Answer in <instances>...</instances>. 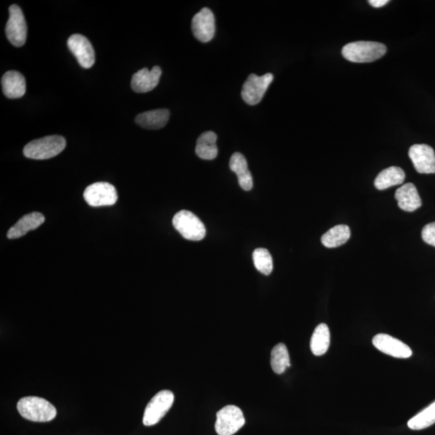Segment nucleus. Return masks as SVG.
Here are the masks:
<instances>
[{
    "label": "nucleus",
    "mask_w": 435,
    "mask_h": 435,
    "mask_svg": "<svg viewBox=\"0 0 435 435\" xmlns=\"http://www.w3.org/2000/svg\"><path fill=\"white\" fill-rule=\"evenodd\" d=\"M17 410L21 416L31 422H50L57 416L56 408L44 398L38 397L21 398Z\"/></svg>",
    "instance_id": "nucleus-1"
},
{
    "label": "nucleus",
    "mask_w": 435,
    "mask_h": 435,
    "mask_svg": "<svg viewBox=\"0 0 435 435\" xmlns=\"http://www.w3.org/2000/svg\"><path fill=\"white\" fill-rule=\"evenodd\" d=\"M386 52V46L379 42L355 41L346 45L342 50V54L349 61L368 63L380 59Z\"/></svg>",
    "instance_id": "nucleus-2"
},
{
    "label": "nucleus",
    "mask_w": 435,
    "mask_h": 435,
    "mask_svg": "<svg viewBox=\"0 0 435 435\" xmlns=\"http://www.w3.org/2000/svg\"><path fill=\"white\" fill-rule=\"evenodd\" d=\"M66 146V141L62 136L49 135L26 145L24 154L29 159L47 160L60 154Z\"/></svg>",
    "instance_id": "nucleus-3"
},
{
    "label": "nucleus",
    "mask_w": 435,
    "mask_h": 435,
    "mask_svg": "<svg viewBox=\"0 0 435 435\" xmlns=\"http://www.w3.org/2000/svg\"><path fill=\"white\" fill-rule=\"evenodd\" d=\"M172 225L183 238L192 241L202 240L206 235V228L195 214L182 209L172 219Z\"/></svg>",
    "instance_id": "nucleus-4"
},
{
    "label": "nucleus",
    "mask_w": 435,
    "mask_h": 435,
    "mask_svg": "<svg viewBox=\"0 0 435 435\" xmlns=\"http://www.w3.org/2000/svg\"><path fill=\"white\" fill-rule=\"evenodd\" d=\"M174 401L175 395L171 391L163 390L157 392L145 408L143 417L144 425L151 427L158 423L170 410Z\"/></svg>",
    "instance_id": "nucleus-5"
},
{
    "label": "nucleus",
    "mask_w": 435,
    "mask_h": 435,
    "mask_svg": "<svg viewBox=\"0 0 435 435\" xmlns=\"http://www.w3.org/2000/svg\"><path fill=\"white\" fill-rule=\"evenodd\" d=\"M216 431L219 435H233L245 424L243 411L235 406H227L216 413Z\"/></svg>",
    "instance_id": "nucleus-6"
},
{
    "label": "nucleus",
    "mask_w": 435,
    "mask_h": 435,
    "mask_svg": "<svg viewBox=\"0 0 435 435\" xmlns=\"http://www.w3.org/2000/svg\"><path fill=\"white\" fill-rule=\"evenodd\" d=\"M272 80L274 75L270 73H265L263 76L251 73L243 85L241 92L243 101L251 106L258 104L263 98Z\"/></svg>",
    "instance_id": "nucleus-7"
},
{
    "label": "nucleus",
    "mask_w": 435,
    "mask_h": 435,
    "mask_svg": "<svg viewBox=\"0 0 435 435\" xmlns=\"http://www.w3.org/2000/svg\"><path fill=\"white\" fill-rule=\"evenodd\" d=\"M83 197L87 204L94 207L112 206L118 200L117 189L108 182H96L89 186Z\"/></svg>",
    "instance_id": "nucleus-8"
},
{
    "label": "nucleus",
    "mask_w": 435,
    "mask_h": 435,
    "mask_svg": "<svg viewBox=\"0 0 435 435\" xmlns=\"http://www.w3.org/2000/svg\"><path fill=\"white\" fill-rule=\"evenodd\" d=\"M8 40L17 47L23 46L27 39L28 28L22 10L13 4L9 8V19L6 25Z\"/></svg>",
    "instance_id": "nucleus-9"
},
{
    "label": "nucleus",
    "mask_w": 435,
    "mask_h": 435,
    "mask_svg": "<svg viewBox=\"0 0 435 435\" xmlns=\"http://www.w3.org/2000/svg\"><path fill=\"white\" fill-rule=\"evenodd\" d=\"M67 45L82 67L90 69L94 66L96 62L94 50L90 40L85 36L73 34L68 39Z\"/></svg>",
    "instance_id": "nucleus-10"
},
{
    "label": "nucleus",
    "mask_w": 435,
    "mask_h": 435,
    "mask_svg": "<svg viewBox=\"0 0 435 435\" xmlns=\"http://www.w3.org/2000/svg\"><path fill=\"white\" fill-rule=\"evenodd\" d=\"M192 31L196 38L203 43L212 40L216 34V20L211 10L202 8L192 20Z\"/></svg>",
    "instance_id": "nucleus-11"
},
{
    "label": "nucleus",
    "mask_w": 435,
    "mask_h": 435,
    "mask_svg": "<svg viewBox=\"0 0 435 435\" xmlns=\"http://www.w3.org/2000/svg\"><path fill=\"white\" fill-rule=\"evenodd\" d=\"M408 156L419 174H435V154L431 146L413 145L408 150Z\"/></svg>",
    "instance_id": "nucleus-12"
},
{
    "label": "nucleus",
    "mask_w": 435,
    "mask_h": 435,
    "mask_svg": "<svg viewBox=\"0 0 435 435\" xmlns=\"http://www.w3.org/2000/svg\"><path fill=\"white\" fill-rule=\"evenodd\" d=\"M375 347L392 357L407 359L412 355V350L408 345L386 334H378L373 339Z\"/></svg>",
    "instance_id": "nucleus-13"
},
{
    "label": "nucleus",
    "mask_w": 435,
    "mask_h": 435,
    "mask_svg": "<svg viewBox=\"0 0 435 435\" xmlns=\"http://www.w3.org/2000/svg\"><path fill=\"white\" fill-rule=\"evenodd\" d=\"M161 75V70L159 66H154L152 71H149L148 68H143L134 73L131 85L136 93L149 92L158 85Z\"/></svg>",
    "instance_id": "nucleus-14"
},
{
    "label": "nucleus",
    "mask_w": 435,
    "mask_h": 435,
    "mask_svg": "<svg viewBox=\"0 0 435 435\" xmlns=\"http://www.w3.org/2000/svg\"><path fill=\"white\" fill-rule=\"evenodd\" d=\"M45 216L40 212H31L25 214L18 222L8 230L7 237L10 239L24 237L30 230H36L45 223Z\"/></svg>",
    "instance_id": "nucleus-15"
},
{
    "label": "nucleus",
    "mask_w": 435,
    "mask_h": 435,
    "mask_svg": "<svg viewBox=\"0 0 435 435\" xmlns=\"http://www.w3.org/2000/svg\"><path fill=\"white\" fill-rule=\"evenodd\" d=\"M395 198L398 207L405 212H413L422 206L421 198L413 183H406L398 188L395 193Z\"/></svg>",
    "instance_id": "nucleus-16"
},
{
    "label": "nucleus",
    "mask_w": 435,
    "mask_h": 435,
    "mask_svg": "<svg viewBox=\"0 0 435 435\" xmlns=\"http://www.w3.org/2000/svg\"><path fill=\"white\" fill-rule=\"evenodd\" d=\"M4 96L9 98H19L24 96L26 82L24 77L17 71H8L2 77Z\"/></svg>",
    "instance_id": "nucleus-17"
},
{
    "label": "nucleus",
    "mask_w": 435,
    "mask_h": 435,
    "mask_svg": "<svg viewBox=\"0 0 435 435\" xmlns=\"http://www.w3.org/2000/svg\"><path fill=\"white\" fill-rule=\"evenodd\" d=\"M230 169L237 175L239 184L243 190L249 191L253 189V176L249 170L247 160L243 154L235 153L230 160Z\"/></svg>",
    "instance_id": "nucleus-18"
},
{
    "label": "nucleus",
    "mask_w": 435,
    "mask_h": 435,
    "mask_svg": "<svg viewBox=\"0 0 435 435\" xmlns=\"http://www.w3.org/2000/svg\"><path fill=\"white\" fill-rule=\"evenodd\" d=\"M170 112L167 109H156L141 113L135 117V123L146 129H160L164 128L169 121Z\"/></svg>",
    "instance_id": "nucleus-19"
},
{
    "label": "nucleus",
    "mask_w": 435,
    "mask_h": 435,
    "mask_svg": "<svg viewBox=\"0 0 435 435\" xmlns=\"http://www.w3.org/2000/svg\"><path fill=\"white\" fill-rule=\"evenodd\" d=\"M406 174L400 167L392 166L381 171L376 177L374 185L377 190L384 191L391 186L402 184Z\"/></svg>",
    "instance_id": "nucleus-20"
},
{
    "label": "nucleus",
    "mask_w": 435,
    "mask_h": 435,
    "mask_svg": "<svg viewBox=\"0 0 435 435\" xmlns=\"http://www.w3.org/2000/svg\"><path fill=\"white\" fill-rule=\"evenodd\" d=\"M217 135L214 132L203 133L197 140L196 153L203 160H214L218 156Z\"/></svg>",
    "instance_id": "nucleus-21"
},
{
    "label": "nucleus",
    "mask_w": 435,
    "mask_h": 435,
    "mask_svg": "<svg viewBox=\"0 0 435 435\" xmlns=\"http://www.w3.org/2000/svg\"><path fill=\"white\" fill-rule=\"evenodd\" d=\"M331 342V334L327 324L321 323L314 330L311 339V349L314 355L326 353Z\"/></svg>",
    "instance_id": "nucleus-22"
},
{
    "label": "nucleus",
    "mask_w": 435,
    "mask_h": 435,
    "mask_svg": "<svg viewBox=\"0 0 435 435\" xmlns=\"http://www.w3.org/2000/svg\"><path fill=\"white\" fill-rule=\"evenodd\" d=\"M350 237L351 230L347 225H337L325 233L321 241L325 247L333 249L344 244Z\"/></svg>",
    "instance_id": "nucleus-23"
},
{
    "label": "nucleus",
    "mask_w": 435,
    "mask_h": 435,
    "mask_svg": "<svg viewBox=\"0 0 435 435\" xmlns=\"http://www.w3.org/2000/svg\"><path fill=\"white\" fill-rule=\"evenodd\" d=\"M270 364L277 374H282L290 367L289 352L284 344H279L272 348Z\"/></svg>",
    "instance_id": "nucleus-24"
},
{
    "label": "nucleus",
    "mask_w": 435,
    "mask_h": 435,
    "mask_svg": "<svg viewBox=\"0 0 435 435\" xmlns=\"http://www.w3.org/2000/svg\"><path fill=\"white\" fill-rule=\"evenodd\" d=\"M435 423V401L408 422V428L413 431L428 428Z\"/></svg>",
    "instance_id": "nucleus-25"
},
{
    "label": "nucleus",
    "mask_w": 435,
    "mask_h": 435,
    "mask_svg": "<svg viewBox=\"0 0 435 435\" xmlns=\"http://www.w3.org/2000/svg\"><path fill=\"white\" fill-rule=\"evenodd\" d=\"M253 259L256 269L262 274L269 276L274 270V263L270 251L265 249H256Z\"/></svg>",
    "instance_id": "nucleus-26"
},
{
    "label": "nucleus",
    "mask_w": 435,
    "mask_h": 435,
    "mask_svg": "<svg viewBox=\"0 0 435 435\" xmlns=\"http://www.w3.org/2000/svg\"><path fill=\"white\" fill-rule=\"evenodd\" d=\"M422 237L427 244L435 247V222L428 223L423 228Z\"/></svg>",
    "instance_id": "nucleus-27"
},
{
    "label": "nucleus",
    "mask_w": 435,
    "mask_h": 435,
    "mask_svg": "<svg viewBox=\"0 0 435 435\" xmlns=\"http://www.w3.org/2000/svg\"><path fill=\"white\" fill-rule=\"evenodd\" d=\"M389 2V0H369V1L371 6L376 8L383 7Z\"/></svg>",
    "instance_id": "nucleus-28"
}]
</instances>
